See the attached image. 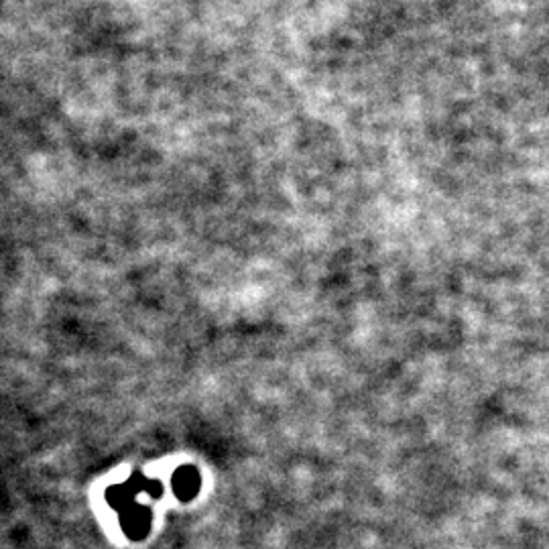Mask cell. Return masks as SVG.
<instances>
[{"mask_svg":"<svg viewBox=\"0 0 549 549\" xmlns=\"http://www.w3.org/2000/svg\"><path fill=\"white\" fill-rule=\"evenodd\" d=\"M198 484H200V476L194 468H181L173 476V488L177 497H181L183 501L192 499L198 493Z\"/></svg>","mask_w":549,"mask_h":549,"instance_id":"cell-1","label":"cell"},{"mask_svg":"<svg viewBox=\"0 0 549 549\" xmlns=\"http://www.w3.org/2000/svg\"><path fill=\"white\" fill-rule=\"evenodd\" d=\"M125 529L131 537H143L149 529V513L143 507H129V511L122 517Z\"/></svg>","mask_w":549,"mask_h":549,"instance_id":"cell-2","label":"cell"}]
</instances>
